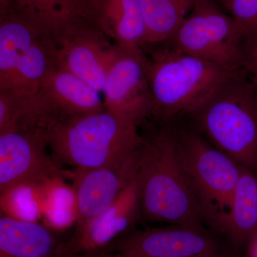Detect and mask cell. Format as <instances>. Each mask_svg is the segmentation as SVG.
<instances>
[{
	"instance_id": "1",
	"label": "cell",
	"mask_w": 257,
	"mask_h": 257,
	"mask_svg": "<svg viewBox=\"0 0 257 257\" xmlns=\"http://www.w3.org/2000/svg\"><path fill=\"white\" fill-rule=\"evenodd\" d=\"M151 46L148 55L143 52L152 97L151 117L159 124L187 116L238 73L166 43Z\"/></svg>"
},
{
	"instance_id": "2",
	"label": "cell",
	"mask_w": 257,
	"mask_h": 257,
	"mask_svg": "<svg viewBox=\"0 0 257 257\" xmlns=\"http://www.w3.org/2000/svg\"><path fill=\"white\" fill-rule=\"evenodd\" d=\"M138 157L141 215L147 221L203 226L202 209L176 156L168 124L144 136Z\"/></svg>"
},
{
	"instance_id": "3",
	"label": "cell",
	"mask_w": 257,
	"mask_h": 257,
	"mask_svg": "<svg viewBox=\"0 0 257 257\" xmlns=\"http://www.w3.org/2000/svg\"><path fill=\"white\" fill-rule=\"evenodd\" d=\"M184 117L213 146L257 175V87L244 71Z\"/></svg>"
},
{
	"instance_id": "4",
	"label": "cell",
	"mask_w": 257,
	"mask_h": 257,
	"mask_svg": "<svg viewBox=\"0 0 257 257\" xmlns=\"http://www.w3.org/2000/svg\"><path fill=\"white\" fill-rule=\"evenodd\" d=\"M138 127L104 109L50 121L43 130L53 158L82 170L116 165L131 156L145 139Z\"/></svg>"
},
{
	"instance_id": "5",
	"label": "cell",
	"mask_w": 257,
	"mask_h": 257,
	"mask_svg": "<svg viewBox=\"0 0 257 257\" xmlns=\"http://www.w3.org/2000/svg\"><path fill=\"white\" fill-rule=\"evenodd\" d=\"M170 126L176 156L204 222L219 232L229 214L241 167L189 125Z\"/></svg>"
},
{
	"instance_id": "6",
	"label": "cell",
	"mask_w": 257,
	"mask_h": 257,
	"mask_svg": "<svg viewBox=\"0 0 257 257\" xmlns=\"http://www.w3.org/2000/svg\"><path fill=\"white\" fill-rule=\"evenodd\" d=\"M245 39L217 0H197L167 45L231 72H243Z\"/></svg>"
},
{
	"instance_id": "7",
	"label": "cell",
	"mask_w": 257,
	"mask_h": 257,
	"mask_svg": "<svg viewBox=\"0 0 257 257\" xmlns=\"http://www.w3.org/2000/svg\"><path fill=\"white\" fill-rule=\"evenodd\" d=\"M104 109L100 92L73 74L53 67L36 95L27 102L19 127L44 128L50 121L87 116Z\"/></svg>"
},
{
	"instance_id": "8",
	"label": "cell",
	"mask_w": 257,
	"mask_h": 257,
	"mask_svg": "<svg viewBox=\"0 0 257 257\" xmlns=\"http://www.w3.org/2000/svg\"><path fill=\"white\" fill-rule=\"evenodd\" d=\"M41 128H19L0 134V192L2 196L69 176L51 155Z\"/></svg>"
},
{
	"instance_id": "9",
	"label": "cell",
	"mask_w": 257,
	"mask_h": 257,
	"mask_svg": "<svg viewBox=\"0 0 257 257\" xmlns=\"http://www.w3.org/2000/svg\"><path fill=\"white\" fill-rule=\"evenodd\" d=\"M116 46L101 92L104 109L139 126L152 109L145 55L141 47Z\"/></svg>"
},
{
	"instance_id": "10",
	"label": "cell",
	"mask_w": 257,
	"mask_h": 257,
	"mask_svg": "<svg viewBox=\"0 0 257 257\" xmlns=\"http://www.w3.org/2000/svg\"><path fill=\"white\" fill-rule=\"evenodd\" d=\"M103 250L140 257H222L214 235L204 226L185 225L134 231Z\"/></svg>"
},
{
	"instance_id": "11",
	"label": "cell",
	"mask_w": 257,
	"mask_h": 257,
	"mask_svg": "<svg viewBox=\"0 0 257 257\" xmlns=\"http://www.w3.org/2000/svg\"><path fill=\"white\" fill-rule=\"evenodd\" d=\"M141 214L138 172L112 204L86 224L76 228L69 241L59 243L60 257L91 254L104 249L118 236H123Z\"/></svg>"
},
{
	"instance_id": "12",
	"label": "cell",
	"mask_w": 257,
	"mask_h": 257,
	"mask_svg": "<svg viewBox=\"0 0 257 257\" xmlns=\"http://www.w3.org/2000/svg\"><path fill=\"white\" fill-rule=\"evenodd\" d=\"M140 147L116 165L76 171L73 177L76 228L100 214L117 199L138 172Z\"/></svg>"
},
{
	"instance_id": "13",
	"label": "cell",
	"mask_w": 257,
	"mask_h": 257,
	"mask_svg": "<svg viewBox=\"0 0 257 257\" xmlns=\"http://www.w3.org/2000/svg\"><path fill=\"white\" fill-rule=\"evenodd\" d=\"M106 38L95 23L88 24L56 48L55 67L73 74L101 94L116 48Z\"/></svg>"
},
{
	"instance_id": "14",
	"label": "cell",
	"mask_w": 257,
	"mask_h": 257,
	"mask_svg": "<svg viewBox=\"0 0 257 257\" xmlns=\"http://www.w3.org/2000/svg\"><path fill=\"white\" fill-rule=\"evenodd\" d=\"M0 10L20 15L57 47L94 22L76 0H0Z\"/></svg>"
},
{
	"instance_id": "15",
	"label": "cell",
	"mask_w": 257,
	"mask_h": 257,
	"mask_svg": "<svg viewBox=\"0 0 257 257\" xmlns=\"http://www.w3.org/2000/svg\"><path fill=\"white\" fill-rule=\"evenodd\" d=\"M93 21L115 45H145L146 28L139 0H98Z\"/></svg>"
},
{
	"instance_id": "16",
	"label": "cell",
	"mask_w": 257,
	"mask_h": 257,
	"mask_svg": "<svg viewBox=\"0 0 257 257\" xmlns=\"http://www.w3.org/2000/svg\"><path fill=\"white\" fill-rule=\"evenodd\" d=\"M55 236L45 226L9 215L0 217V257H60Z\"/></svg>"
},
{
	"instance_id": "17",
	"label": "cell",
	"mask_w": 257,
	"mask_h": 257,
	"mask_svg": "<svg viewBox=\"0 0 257 257\" xmlns=\"http://www.w3.org/2000/svg\"><path fill=\"white\" fill-rule=\"evenodd\" d=\"M219 233L242 246H248L257 236V175L243 166L229 214Z\"/></svg>"
},
{
	"instance_id": "18",
	"label": "cell",
	"mask_w": 257,
	"mask_h": 257,
	"mask_svg": "<svg viewBox=\"0 0 257 257\" xmlns=\"http://www.w3.org/2000/svg\"><path fill=\"white\" fill-rule=\"evenodd\" d=\"M39 37L20 15L0 10V91L11 90L19 62Z\"/></svg>"
},
{
	"instance_id": "19",
	"label": "cell",
	"mask_w": 257,
	"mask_h": 257,
	"mask_svg": "<svg viewBox=\"0 0 257 257\" xmlns=\"http://www.w3.org/2000/svg\"><path fill=\"white\" fill-rule=\"evenodd\" d=\"M139 2L146 28L145 45H153L165 43L172 38L194 9L197 0Z\"/></svg>"
},
{
	"instance_id": "20",
	"label": "cell",
	"mask_w": 257,
	"mask_h": 257,
	"mask_svg": "<svg viewBox=\"0 0 257 257\" xmlns=\"http://www.w3.org/2000/svg\"><path fill=\"white\" fill-rule=\"evenodd\" d=\"M242 32L245 41L257 39V0H217Z\"/></svg>"
},
{
	"instance_id": "21",
	"label": "cell",
	"mask_w": 257,
	"mask_h": 257,
	"mask_svg": "<svg viewBox=\"0 0 257 257\" xmlns=\"http://www.w3.org/2000/svg\"><path fill=\"white\" fill-rule=\"evenodd\" d=\"M29 100L14 92L0 91V134L17 128Z\"/></svg>"
},
{
	"instance_id": "22",
	"label": "cell",
	"mask_w": 257,
	"mask_h": 257,
	"mask_svg": "<svg viewBox=\"0 0 257 257\" xmlns=\"http://www.w3.org/2000/svg\"><path fill=\"white\" fill-rule=\"evenodd\" d=\"M243 70L257 87V39L246 41L243 47Z\"/></svg>"
},
{
	"instance_id": "23",
	"label": "cell",
	"mask_w": 257,
	"mask_h": 257,
	"mask_svg": "<svg viewBox=\"0 0 257 257\" xmlns=\"http://www.w3.org/2000/svg\"><path fill=\"white\" fill-rule=\"evenodd\" d=\"M76 1L82 8L84 14L87 15L88 18L93 20V16L97 6L98 0H76Z\"/></svg>"
},
{
	"instance_id": "24",
	"label": "cell",
	"mask_w": 257,
	"mask_h": 257,
	"mask_svg": "<svg viewBox=\"0 0 257 257\" xmlns=\"http://www.w3.org/2000/svg\"><path fill=\"white\" fill-rule=\"evenodd\" d=\"M88 257H140L135 255L128 254V253L115 252V251H107L104 250L96 251L91 254L88 255Z\"/></svg>"
},
{
	"instance_id": "25",
	"label": "cell",
	"mask_w": 257,
	"mask_h": 257,
	"mask_svg": "<svg viewBox=\"0 0 257 257\" xmlns=\"http://www.w3.org/2000/svg\"><path fill=\"white\" fill-rule=\"evenodd\" d=\"M247 257H257V236L247 246Z\"/></svg>"
}]
</instances>
